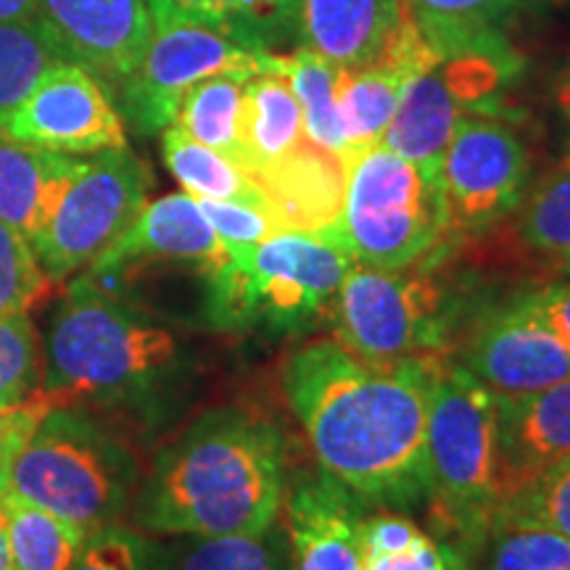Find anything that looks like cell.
<instances>
[{
	"label": "cell",
	"mask_w": 570,
	"mask_h": 570,
	"mask_svg": "<svg viewBox=\"0 0 570 570\" xmlns=\"http://www.w3.org/2000/svg\"><path fill=\"white\" fill-rule=\"evenodd\" d=\"M489 570H570V541L541 529H497Z\"/></svg>",
	"instance_id": "cell-35"
},
{
	"label": "cell",
	"mask_w": 570,
	"mask_h": 570,
	"mask_svg": "<svg viewBox=\"0 0 570 570\" xmlns=\"http://www.w3.org/2000/svg\"><path fill=\"white\" fill-rule=\"evenodd\" d=\"M344 164L338 233L356 265L412 267L452 235L439 177L415 161L375 142Z\"/></svg>",
	"instance_id": "cell-7"
},
{
	"label": "cell",
	"mask_w": 570,
	"mask_h": 570,
	"mask_svg": "<svg viewBox=\"0 0 570 570\" xmlns=\"http://www.w3.org/2000/svg\"><path fill=\"white\" fill-rule=\"evenodd\" d=\"M77 164L80 156L53 154L0 135V223L32 244Z\"/></svg>",
	"instance_id": "cell-22"
},
{
	"label": "cell",
	"mask_w": 570,
	"mask_h": 570,
	"mask_svg": "<svg viewBox=\"0 0 570 570\" xmlns=\"http://www.w3.org/2000/svg\"><path fill=\"white\" fill-rule=\"evenodd\" d=\"M35 21L63 59L117 88L138 67L154 30L146 0H38Z\"/></svg>",
	"instance_id": "cell-16"
},
{
	"label": "cell",
	"mask_w": 570,
	"mask_h": 570,
	"mask_svg": "<svg viewBox=\"0 0 570 570\" xmlns=\"http://www.w3.org/2000/svg\"><path fill=\"white\" fill-rule=\"evenodd\" d=\"M53 410L40 391H35L30 399L17 404V407L0 412V497L11 487V470L19 452L40 425V420Z\"/></svg>",
	"instance_id": "cell-39"
},
{
	"label": "cell",
	"mask_w": 570,
	"mask_h": 570,
	"mask_svg": "<svg viewBox=\"0 0 570 570\" xmlns=\"http://www.w3.org/2000/svg\"><path fill=\"white\" fill-rule=\"evenodd\" d=\"M0 135L69 156L127 148L125 119L104 80L67 59L48 67L24 101L0 117Z\"/></svg>",
	"instance_id": "cell-13"
},
{
	"label": "cell",
	"mask_w": 570,
	"mask_h": 570,
	"mask_svg": "<svg viewBox=\"0 0 570 570\" xmlns=\"http://www.w3.org/2000/svg\"><path fill=\"white\" fill-rule=\"evenodd\" d=\"M562 159L570 161V130L566 135V146H562Z\"/></svg>",
	"instance_id": "cell-46"
},
{
	"label": "cell",
	"mask_w": 570,
	"mask_h": 570,
	"mask_svg": "<svg viewBox=\"0 0 570 570\" xmlns=\"http://www.w3.org/2000/svg\"><path fill=\"white\" fill-rule=\"evenodd\" d=\"M38 11V0H0V21H30Z\"/></svg>",
	"instance_id": "cell-43"
},
{
	"label": "cell",
	"mask_w": 570,
	"mask_h": 570,
	"mask_svg": "<svg viewBox=\"0 0 570 570\" xmlns=\"http://www.w3.org/2000/svg\"><path fill=\"white\" fill-rule=\"evenodd\" d=\"M425 499L441 544L470 560L494 533L499 510L497 394L439 356L428 389Z\"/></svg>",
	"instance_id": "cell-4"
},
{
	"label": "cell",
	"mask_w": 570,
	"mask_h": 570,
	"mask_svg": "<svg viewBox=\"0 0 570 570\" xmlns=\"http://www.w3.org/2000/svg\"><path fill=\"white\" fill-rule=\"evenodd\" d=\"M256 183L288 230H338L346 188V164L338 156L306 140L298 151L256 175Z\"/></svg>",
	"instance_id": "cell-20"
},
{
	"label": "cell",
	"mask_w": 570,
	"mask_h": 570,
	"mask_svg": "<svg viewBox=\"0 0 570 570\" xmlns=\"http://www.w3.org/2000/svg\"><path fill=\"white\" fill-rule=\"evenodd\" d=\"M42 354L30 312L0 317V412L17 407L40 389Z\"/></svg>",
	"instance_id": "cell-33"
},
{
	"label": "cell",
	"mask_w": 570,
	"mask_h": 570,
	"mask_svg": "<svg viewBox=\"0 0 570 570\" xmlns=\"http://www.w3.org/2000/svg\"><path fill=\"white\" fill-rule=\"evenodd\" d=\"M306 142L304 114L281 71L265 69L248 77L244 92L246 173L262 175Z\"/></svg>",
	"instance_id": "cell-23"
},
{
	"label": "cell",
	"mask_w": 570,
	"mask_h": 570,
	"mask_svg": "<svg viewBox=\"0 0 570 570\" xmlns=\"http://www.w3.org/2000/svg\"><path fill=\"white\" fill-rule=\"evenodd\" d=\"M225 256L202 204L188 194H169L146 202L122 238L85 275L96 283L122 281L151 265H188L206 275Z\"/></svg>",
	"instance_id": "cell-17"
},
{
	"label": "cell",
	"mask_w": 570,
	"mask_h": 570,
	"mask_svg": "<svg viewBox=\"0 0 570 570\" xmlns=\"http://www.w3.org/2000/svg\"><path fill=\"white\" fill-rule=\"evenodd\" d=\"M436 360L370 365L338 341H317L285 362V399L312 454L360 502L410 508L425 499L428 389Z\"/></svg>",
	"instance_id": "cell-1"
},
{
	"label": "cell",
	"mask_w": 570,
	"mask_h": 570,
	"mask_svg": "<svg viewBox=\"0 0 570 570\" xmlns=\"http://www.w3.org/2000/svg\"><path fill=\"white\" fill-rule=\"evenodd\" d=\"M0 570H13L9 531H6V518H3V512H0Z\"/></svg>",
	"instance_id": "cell-45"
},
{
	"label": "cell",
	"mask_w": 570,
	"mask_h": 570,
	"mask_svg": "<svg viewBox=\"0 0 570 570\" xmlns=\"http://www.w3.org/2000/svg\"><path fill=\"white\" fill-rule=\"evenodd\" d=\"M198 204H202L206 219H209L214 233H217L225 254L246 252V248L262 244V240L269 238V235H275L277 230H288V227H283V223L273 212L256 209V206L233 204V202H198Z\"/></svg>",
	"instance_id": "cell-36"
},
{
	"label": "cell",
	"mask_w": 570,
	"mask_h": 570,
	"mask_svg": "<svg viewBox=\"0 0 570 570\" xmlns=\"http://www.w3.org/2000/svg\"><path fill=\"white\" fill-rule=\"evenodd\" d=\"M415 267V265H412ZM412 267H348L333 302L336 341L370 365L446 356L452 304L439 283Z\"/></svg>",
	"instance_id": "cell-8"
},
{
	"label": "cell",
	"mask_w": 570,
	"mask_h": 570,
	"mask_svg": "<svg viewBox=\"0 0 570 570\" xmlns=\"http://www.w3.org/2000/svg\"><path fill=\"white\" fill-rule=\"evenodd\" d=\"M63 56L38 21H0V117L27 98Z\"/></svg>",
	"instance_id": "cell-31"
},
{
	"label": "cell",
	"mask_w": 570,
	"mask_h": 570,
	"mask_svg": "<svg viewBox=\"0 0 570 570\" xmlns=\"http://www.w3.org/2000/svg\"><path fill=\"white\" fill-rule=\"evenodd\" d=\"M520 302L529 306L570 352V281L547 283L541 288L525 291L520 294Z\"/></svg>",
	"instance_id": "cell-42"
},
{
	"label": "cell",
	"mask_w": 570,
	"mask_h": 570,
	"mask_svg": "<svg viewBox=\"0 0 570 570\" xmlns=\"http://www.w3.org/2000/svg\"><path fill=\"white\" fill-rule=\"evenodd\" d=\"M51 285L53 281L40 267L30 240L0 223V317L30 312Z\"/></svg>",
	"instance_id": "cell-34"
},
{
	"label": "cell",
	"mask_w": 570,
	"mask_h": 570,
	"mask_svg": "<svg viewBox=\"0 0 570 570\" xmlns=\"http://www.w3.org/2000/svg\"><path fill=\"white\" fill-rule=\"evenodd\" d=\"M151 173L127 148L80 156L32 252L53 283L90 269L122 238L148 202Z\"/></svg>",
	"instance_id": "cell-9"
},
{
	"label": "cell",
	"mask_w": 570,
	"mask_h": 570,
	"mask_svg": "<svg viewBox=\"0 0 570 570\" xmlns=\"http://www.w3.org/2000/svg\"><path fill=\"white\" fill-rule=\"evenodd\" d=\"M180 356V341L167 325L82 275L51 320L38 391L53 407L127 399L156 386Z\"/></svg>",
	"instance_id": "cell-3"
},
{
	"label": "cell",
	"mask_w": 570,
	"mask_h": 570,
	"mask_svg": "<svg viewBox=\"0 0 570 570\" xmlns=\"http://www.w3.org/2000/svg\"><path fill=\"white\" fill-rule=\"evenodd\" d=\"M267 69L281 71L285 80H288L291 90H294L304 114L306 140L327 154L338 156L341 161H346L348 148L344 132H341L336 109V63L323 59L312 48L296 46L288 53H269Z\"/></svg>",
	"instance_id": "cell-27"
},
{
	"label": "cell",
	"mask_w": 570,
	"mask_h": 570,
	"mask_svg": "<svg viewBox=\"0 0 570 570\" xmlns=\"http://www.w3.org/2000/svg\"><path fill=\"white\" fill-rule=\"evenodd\" d=\"M0 512L9 531L13 570H69L85 544V533L30 499L6 491Z\"/></svg>",
	"instance_id": "cell-28"
},
{
	"label": "cell",
	"mask_w": 570,
	"mask_h": 570,
	"mask_svg": "<svg viewBox=\"0 0 570 570\" xmlns=\"http://www.w3.org/2000/svg\"><path fill=\"white\" fill-rule=\"evenodd\" d=\"M458 365L491 394L525 396L568 381L570 352L515 296L470 327Z\"/></svg>",
	"instance_id": "cell-14"
},
{
	"label": "cell",
	"mask_w": 570,
	"mask_h": 570,
	"mask_svg": "<svg viewBox=\"0 0 570 570\" xmlns=\"http://www.w3.org/2000/svg\"><path fill=\"white\" fill-rule=\"evenodd\" d=\"M354 256L338 230H277L212 273L209 312L217 325L296 336L327 320Z\"/></svg>",
	"instance_id": "cell-5"
},
{
	"label": "cell",
	"mask_w": 570,
	"mask_h": 570,
	"mask_svg": "<svg viewBox=\"0 0 570 570\" xmlns=\"http://www.w3.org/2000/svg\"><path fill=\"white\" fill-rule=\"evenodd\" d=\"M552 96H554V106H558V111L566 119H570V59L562 63L558 77H554Z\"/></svg>",
	"instance_id": "cell-44"
},
{
	"label": "cell",
	"mask_w": 570,
	"mask_h": 570,
	"mask_svg": "<svg viewBox=\"0 0 570 570\" xmlns=\"http://www.w3.org/2000/svg\"><path fill=\"white\" fill-rule=\"evenodd\" d=\"M360 499L323 473L291 491L285 531L294 570H362Z\"/></svg>",
	"instance_id": "cell-19"
},
{
	"label": "cell",
	"mask_w": 570,
	"mask_h": 570,
	"mask_svg": "<svg viewBox=\"0 0 570 570\" xmlns=\"http://www.w3.org/2000/svg\"><path fill=\"white\" fill-rule=\"evenodd\" d=\"M465 570H468V568H465Z\"/></svg>",
	"instance_id": "cell-48"
},
{
	"label": "cell",
	"mask_w": 570,
	"mask_h": 570,
	"mask_svg": "<svg viewBox=\"0 0 570 570\" xmlns=\"http://www.w3.org/2000/svg\"><path fill=\"white\" fill-rule=\"evenodd\" d=\"M544 3H554V6H558V3H566V0H544Z\"/></svg>",
	"instance_id": "cell-47"
},
{
	"label": "cell",
	"mask_w": 570,
	"mask_h": 570,
	"mask_svg": "<svg viewBox=\"0 0 570 570\" xmlns=\"http://www.w3.org/2000/svg\"><path fill=\"white\" fill-rule=\"evenodd\" d=\"M439 56L441 53L425 40L402 0L396 27L375 59L362 67H338L336 109L348 156L383 142L404 90Z\"/></svg>",
	"instance_id": "cell-15"
},
{
	"label": "cell",
	"mask_w": 570,
	"mask_h": 570,
	"mask_svg": "<svg viewBox=\"0 0 570 570\" xmlns=\"http://www.w3.org/2000/svg\"><path fill=\"white\" fill-rule=\"evenodd\" d=\"M525 3L529 0H404V9L425 40L444 56L508 46L502 27Z\"/></svg>",
	"instance_id": "cell-25"
},
{
	"label": "cell",
	"mask_w": 570,
	"mask_h": 570,
	"mask_svg": "<svg viewBox=\"0 0 570 570\" xmlns=\"http://www.w3.org/2000/svg\"><path fill=\"white\" fill-rule=\"evenodd\" d=\"M164 570H283L277 529L256 537L190 539Z\"/></svg>",
	"instance_id": "cell-32"
},
{
	"label": "cell",
	"mask_w": 570,
	"mask_h": 570,
	"mask_svg": "<svg viewBox=\"0 0 570 570\" xmlns=\"http://www.w3.org/2000/svg\"><path fill=\"white\" fill-rule=\"evenodd\" d=\"M499 504L539 470L570 458V377L525 396H497Z\"/></svg>",
	"instance_id": "cell-18"
},
{
	"label": "cell",
	"mask_w": 570,
	"mask_h": 570,
	"mask_svg": "<svg viewBox=\"0 0 570 570\" xmlns=\"http://www.w3.org/2000/svg\"><path fill=\"white\" fill-rule=\"evenodd\" d=\"M518 69L520 61L510 46L439 56L404 90L383 142L439 177L441 156L462 119L491 114Z\"/></svg>",
	"instance_id": "cell-11"
},
{
	"label": "cell",
	"mask_w": 570,
	"mask_h": 570,
	"mask_svg": "<svg viewBox=\"0 0 570 570\" xmlns=\"http://www.w3.org/2000/svg\"><path fill=\"white\" fill-rule=\"evenodd\" d=\"M529 148L515 127L475 114L462 119L439 164L449 233H483L502 223L529 190Z\"/></svg>",
	"instance_id": "cell-12"
},
{
	"label": "cell",
	"mask_w": 570,
	"mask_h": 570,
	"mask_svg": "<svg viewBox=\"0 0 570 570\" xmlns=\"http://www.w3.org/2000/svg\"><path fill=\"white\" fill-rule=\"evenodd\" d=\"M541 529L570 541V458H562L502 499L497 510L494 531Z\"/></svg>",
	"instance_id": "cell-30"
},
{
	"label": "cell",
	"mask_w": 570,
	"mask_h": 570,
	"mask_svg": "<svg viewBox=\"0 0 570 570\" xmlns=\"http://www.w3.org/2000/svg\"><path fill=\"white\" fill-rule=\"evenodd\" d=\"M146 3H148V11H151V21L154 19L212 21V24L238 27V30L252 32L246 27L244 0H146Z\"/></svg>",
	"instance_id": "cell-41"
},
{
	"label": "cell",
	"mask_w": 570,
	"mask_h": 570,
	"mask_svg": "<svg viewBox=\"0 0 570 570\" xmlns=\"http://www.w3.org/2000/svg\"><path fill=\"white\" fill-rule=\"evenodd\" d=\"M69 570H151L146 539L114 523L85 539Z\"/></svg>",
	"instance_id": "cell-37"
},
{
	"label": "cell",
	"mask_w": 570,
	"mask_h": 570,
	"mask_svg": "<svg viewBox=\"0 0 570 570\" xmlns=\"http://www.w3.org/2000/svg\"><path fill=\"white\" fill-rule=\"evenodd\" d=\"M399 13L402 0H302L298 46L336 67H362L381 51Z\"/></svg>",
	"instance_id": "cell-21"
},
{
	"label": "cell",
	"mask_w": 570,
	"mask_h": 570,
	"mask_svg": "<svg viewBox=\"0 0 570 570\" xmlns=\"http://www.w3.org/2000/svg\"><path fill=\"white\" fill-rule=\"evenodd\" d=\"M248 71H227L209 77L185 92L177 106L175 127L185 135L214 148L217 154L246 169L244 146V92Z\"/></svg>",
	"instance_id": "cell-26"
},
{
	"label": "cell",
	"mask_w": 570,
	"mask_h": 570,
	"mask_svg": "<svg viewBox=\"0 0 570 570\" xmlns=\"http://www.w3.org/2000/svg\"><path fill=\"white\" fill-rule=\"evenodd\" d=\"M269 53L252 32L190 19H154L138 67L119 85L122 109L135 130L154 135L175 122L185 92L227 71L267 69Z\"/></svg>",
	"instance_id": "cell-10"
},
{
	"label": "cell",
	"mask_w": 570,
	"mask_h": 570,
	"mask_svg": "<svg viewBox=\"0 0 570 570\" xmlns=\"http://www.w3.org/2000/svg\"><path fill=\"white\" fill-rule=\"evenodd\" d=\"M161 159L169 175L180 183L183 194L198 202H233L273 212L265 188L246 169L185 135L180 127L169 125L161 130Z\"/></svg>",
	"instance_id": "cell-24"
},
{
	"label": "cell",
	"mask_w": 570,
	"mask_h": 570,
	"mask_svg": "<svg viewBox=\"0 0 570 570\" xmlns=\"http://www.w3.org/2000/svg\"><path fill=\"white\" fill-rule=\"evenodd\" d=\"M515 212L523 244L570 275V161L539 177Z\"/></svg>",
	"instance_id": "cell-29"
},
{
	"label": "cell",
	"mask_w": 570,
	"mask_h": 570,
	"mask_svg": "<svg viewBox=\"0 0 570 570\" xmlns=\"http://www.w3.org/2000/svg\"><path fill=\"white\" fill-rule=\"evenodd\" d=\"M132 487L130 452L75 407H53L13 462L9 491L92 537L119 523Z\"/></svg>",
	"instance_id": "cell-6"
},
{
	"label": "cell",
	"mask_w": 570,
	"mask_h": 570,
	"mask_svg": "<svg viewBox=\"0 0 570 570\" xmlns=\"http://www.w3.org/2000/svg\"><path fill=\"white\" fill-rule=\"evenodd\" d=\"M298 3L302 0H244L246 27L267 51L288 40H298Z\"/></svg>",
	"instance_id": "cell-40"
},
{
	"label": "cell",
	"mask_w": 570,
	"mask_h": 570,
	"mask_svg": "<svg viewBox=\"0 0 570 570\" xmlns=\"http://www.w3.org/2000/svg\"><path fill=\"white\" fill-rule=\"evenodd\" d=\"M362 570H465L468 560L460 558L452 547L441 544L431 533L420 537L396 550H362Z\"/></svg>",
	"instance_id": "cell-38"
},
{
	"label": "cell",
	"mask_w": 570,
	"mask_h": 570,
	"mask_svg": "<svg viewBox=\"0 0 570 570\" xmlns=\"http://www.w3.org/2000/svg\"><path fill=\"white\" fill-rule=\"evenodd\" d=\"M283 481L285 444L273 420L214 410L159 454L135 523L185 539L256 537L275 529Z\"/></svg>",
	"instance_id": "cell-2"
}]
</instances>
